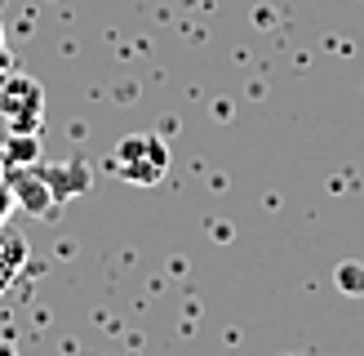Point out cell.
I'll use <instances>...</instances> for the list:
<instances>
[{
    "mask_svg": "<svg viewBox=\"0 0 364 356\" xmlns=\"http://www.w3.org/2000/svg\"><path fill=\"white\" fill-rule=\"evenodd\" d=\"M112 169H116V178H124V183H134V187H156L160 178L169 174L165 138H156V134H124L116 142V152H112Z\"/></svg>",
    "mask_w": 364,
    "mask_h": 356,
    "instance_id": "obj_1",
    "label": "cell"
},
{
    "mask_svg": "<svg viewBox=\"0 0 364 356\" xmlns=\"http://www.w3.org/2000/svg\"><path fill=\"white\" fill-rule=\"evenodd\" d=\"M0 116L14 134H41L45 120V89L31 76H5L0 80Z\"/></svg>",
    "mask_w": 364,
    "mask_h": 356,
    "instance_id": "obj_2",
    "label": "cell"
},
{
    "mask_svg": "<svg viewBox=\"0 0 364 356\" xmlns=\"http://www.w3.org/2000/svg\"><path fill=\"white\" fill-rule=\"evenodd\" d=\"M5 183L14 192L18 209L31 214V219H53V214H58V201H53V192H49V183L41 178L36 165H9L5 169Z\"/></svg>",
    "mask_w": 364,
    "mask_h": 356,
    "instance_id": "obj_3",
    "label": "cell"
},
{
    "mask_svg": "<svg viewBox=\"0 0 364 356\" xmlns=\"http://www.w3.org/2000/svg\"><path fill=\"white\" fill-rule=\"evenodd\" d=\"M36 169H41V178L49 183L58 209L94 187V169H89V160H36Z\"/></svg>",
    "mask_w": 364,
    "mask_h": 356,
    "instance_id": "obj_4",
    "label": "cell"
},
{
    "mask_svg": "<svg viewBox=\"0 0 364 356\" xmlns=\"http://www.w3.org/2000/svg\"><path fill=\"white\" fill-rule=\"evenodd\" d=\"M27 236L23 231H14L9 223H0V272H9V276H18V267L27 263Z\"/></svg>",
    "mask_w": 364,
    "mask_h": 356,
    "instance_id": "obj_5",
    "label": "cell"
},
{
    "mask_svg": "<svg viewBox=\"0 0 364 356\" xmlns=\"http://www.w3.org/2000/svg\"><path fill=\"white\" fill-rule=\"evenodd\" d=\"M0 160H5V169L9 165H36V160H41V138L36 134H14L9 142H0Z\"/></svg>",
    "mask_w": 364,
    "mask_h": 356,
    "instance_id": "obj_6",
    "label": "cell"
},
{
    "mask_svg": "<svg viewBox=\"0 0 364 356\" xmlns=\"http://www.w3.org/2000/svg\"><path fill=\"white\" fill-rule=\"evenodd\" d=\"M333 281H338V290L347 294V298H364V263H355V258H347V263H338V272H333Z\"/></svg>",
    "mask_w": 364,
    "mask_h": 356,
    "instance_id": "obj_7",
    "label": "cell"
},
{
    "mask_svg": "<svg viewBox=\"0 0 364 356\" xmlns=\"http://www.w3.org/2000/svg\"><path fill=\"white\" fill-rule=\"evenodd\" d=\"M14 209H18V201H14V192H9V183H5V174H0V223H9Z\"/></svg>",
    "mask_w": 364,
    "mask_h": 356,
    "instance_id": "obj_8",
    "label": "cell"
},
{
    "mask_svg": "<svg viewBox=\"0 0 364 356\" xmlns=\"http://www.w3.org/2000/svg\"><path fill=\"white\" fill-rule=\"evenodd\" d=\"M9 285H14V276H9V272H0V294H5Z\"/></svg>",
    "mask_w": 364,
    "mask_h": 356,
    "instance_id": "obj_9",
    "label": "cell"
},
{
    "mask_svg": "<svg viewBox=\"0 0 364 356\" xmlns=\"http://www.w3.org/2000/svg\"><path fill=\"white\" fill-rule=\"evenodd\" d=\"M9 63V53H5V31H0V67Z\"/></svg>",
    "mask_w": 364,
    "mask_h": 356,
    "instance_id": "obj_10",
    "label": "cell"
},
{
    "mask_svg": "<svg viewBox=\"0 0 364 356\" xmlns=\"http://www.w3.org/2000/svg\"><path fill=\"white\" fill-rule=\"evenodd\" d=\"M0 356H18V352H14V347H9V343H0Z\"/></svg>",
    "mask_w": 364,
    "mask_h": 356,
    "instance_id": "obj_11",
    "label": "cell"
}]
</instances>
